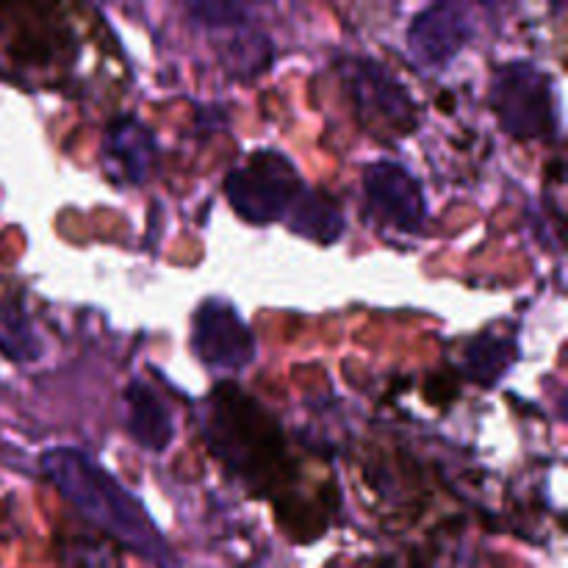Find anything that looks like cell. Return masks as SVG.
<instances>
[{"instance_id": "obj_1", "label": "cell", "mask_w": 568, "mask_h": 568, "mask_svg": "<svg viewBox=\"0 0 568 568\" xmlns=\"http://www.w3.org/2000/svg\"><path fill=\"white\" fill-rule=\"evenodd\" d=\"M200 425L209 453L261 497L283 494L297 480L281 422L236 383L214 386Z\"/></svg>"}, {"instance_id": "obj_2", "label": "cell", "mask_w": 568, "mask_h": 568, "mask_svg": "<svg viewBox=\"0 0 568 568\" xmlns=\"http://www.w3.org/2000/svg\"><path fill=\"white\" fill-rule=\"evenodd\" d=\"M42 471L61 497L103 536L161 568H175V555L139 497L111 477L92 455L75 447H53L42 455Z\"/></svg>"}, {"instance_id": "obj_3", "label": "cell", "mask_w": 568, "mask_h": 568, "mask_svg": "<svg viewBox=\"0 0 568 568\" xmlns=\"http://www.w3.org/2000/svg\"><path fill=\"white\" fill-rule=\"evenodd\" d=\"M491 109L514 139H555L558 103L549 72L532 61H508L491 83Z\"/></svg>"}, {"instance_id": "obj_4", "label": "cell", "mask_w": 568, "mask_h": 568, "mask_svg": "<svg viewBox=\"0 0 568 568\" xmlns=\"http://www.w3.org/2000/svg\"><path fill=\"white\" fill-rule=\"evenodd\" d=\"M303 186L297 166L277 150H255L225 178L227 203L250 225H272L286 216Z\"/></svg>"}, {"instance_id": "obj_5", "label": "cell", "mask_w": 568, "mask_h": 568, "mask_svg": "<svg viewBox=\"0 0 568 568\" xmlns=\"http://www.w3.org/2000/svg\"><path fill=\"white\" fill-rule=\"evenodd\" d=\"M338 72H342L344 83H347L349 94H353L361 122L375 136L399 139L416 131V125H419L416 100L377 61L349 55V59L338 61Z\"/></svg>"}, {"instance_id": "obj_6", "label": "cell", "mask_w": 568, "mask_h": 568, "mask_svg": "<svg viewBox=\"0 0 568 568\" xmlns=\"http://www.w3.org/2000/svg\"><path fill=\"white\" fill-rule=\"evenodd\" d=\"M192 349L209 369L242 372L255 361V338L247 322L225 300H205L194 314Z\"/></svg>"}, {"instance_id": "obj_7", "label": "cell", "mask_w": 568, "mask_h": 568, "mask_svg": "<svg viewBox=\"0 0 568 568\" xmlns=\"http://www.w3.org/2000/svg\"><path fill=\"white\" fill-rule=\"evenodd\" d=\"M364 194L372 216L414 236L425 227L427 203L422 183L397 161H375L364 170Z\"/></svg>"}, {"instance_id": "obj_8", "label": "cell", "mask_w": 568, "mask_h": 568, "mask_svg": "<svg viewBox=\"0 0 568 568\" xmlns=\"http://www.w3.org/2000/svg\"><path fill=\"white\" fill-rule=\"evenodd\" d=\"M471 33H475V26L466 6H427L408 28V53L422 70H444L464 50Z\"/></svg>"}, {"instance_id": "obj_9", "label": "cell", "mask_w": 568, "mask_h": 568, "mask_svg": "<svg viewBox=\"0 0 568 568\" xmlns=\"http://www.w3.org/2000/svg\"><path fill=\"white\" fill-rule=\"evenodd\" d=\"M105 161L128 183L148 181L155 164V139L136 116H120L105 131Z\"/></svg>"}, {"instance_id": "obj_10", "label": "cell", "mask_w": 568, "mask_h": 568, "mask_svg": "<svg viewBox=\"0 0 568 568\" xmlns=\"http://www.w3.org/2000/svg\"><path fill=\"white\" fill-rule=\"evenodd\" d=\"M125 403H128V436L148 453H164L172 442H175V425L161 403L159 394L142 381L128 383L125 388Z\"/></svg>"}, {"instance_id": "obj_11", "label": "cell", "mask_w": 568, "mask_h": 568, "mask_svg": "<svg viewBox=\"0 0 568 568\" xmlns=\"http://www.w3.org/2000/svg\"><path fill=\"white\" fill-rule=\"evenodd\" d=\"M286 220L297 236L311 239L316 244H333L344 233L342 209L325 192L308 186H303V192L288 205Z\"/></svg>"}, {"instance_id": "obj_12", "label": "cell", "mask_w": 568, "mask_h": 568, "mask_svg": "<svg viewBox=\"0 0 568 568\" xmlns=\"http://www.w3.org/2000/svg\"><path fill=\"white\" fill-rule=\"evenodd\" d=\"M9 31V50L28 64H48L59 55V50L70 48L72 37L64 28H53L44 20H0Z\"/></svg>"}, {"instance_id": "obj_13", "label": "cell", "mask_w": 568, "mask_h": 568, "mask_svg": "<svg viewBox=\"0 0 568 568\" xmlns=\"http://www.w3.org/2000/svg\"><path fill=\"white\" fill-rule=\"evenodd\" d=\"M516 358H519V349H516L514 338L483 333V336H477L475 342L469 344V349H466L464 372L469 381L491 388L508 375V369L516 364Z\"/></svg>"}, {"instance_id": "obj_14", "label": "cell", "mask_w": 568, "mask_h": 568, "mask_svg": "<svg viewBox=\"0 0 568 568\" xmlns=\"http://www.w3.org/2000/svg\"><path fill=\"white\" fill-rule=\"evenodd\" d=\"M0 349L14 361L39 358V342L28 327L26 316L0 308Z\"/></svg>"}, {"instance_id": "obj_15", "label": "cell", "mask_w": 568, "mask_h": 568, "mask_svg": "<svg viewBox=\"0 0 568 568\" xmlns=\"http://www.w3.org/2000/svg\"><path fill=\"white\" fill-rule=\"evenodd\" d=\"M59 568H120V560L109 552L105 544L72 538V541L61 544Z\"/></svg>"}]
</instances>
